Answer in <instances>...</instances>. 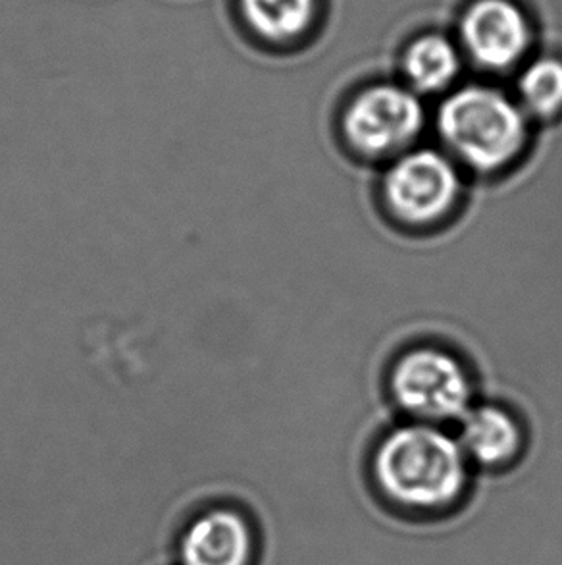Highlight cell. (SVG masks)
<instances>
[{
  "instance_id": "1",
  "label": "cell",
  "mask_w": 562,
  "mask_h": 565,
  "mask_svg": "<svg viewBox=\"0 0 562 565\" xmlns=\"http://www.w3.org/2000/svg\"><path fill=\"white\" fill-rule=\"evenodd\" d=\"M376 477L383 492L397 502L437 508L461 494L466 481V454L458 440L435 425H403L380 444Z\"/></svg>"
},
{
  "instance_id": "2",
  "label": "cell",
  "mask_w": 562,
  "mask_h": 565,
  "mask_svg": "<svg viewBox=\"0 0 562 565\" xmlns=\"http://www.w3.org/2000/svg\"><path fill=\"white\" fill-rule=\"evenodd\" d=\"M437 131L456 161L478 172H495L525 149L528 124L522 108L505 93L471 85L443 100Z\"/></svg>"
},
{
  "instance_id": "3",
  "label": "cell",
  "mask_w": 562,
  "mask_h": 565,
  "mask_svg": "<svg viewBox=\"0 0 562 565\" xmlns=\"http://www.w3.org/2000/svg\"><path fill=\"white\" fill-rule=\"evenodd\" d=\"M397 405L417 423L463 419L472 407V382L455 355L435 348L404 353L391 373Z\"/></svg>"
},
{
  "instance_id": "4",
  "label": "cell",
  "mask_w": 562,
  "mask_h": 565,
  "mask_svg": "<svg viewBox=\"0 0 562 565\" xmlns=\"http://www.w3.org/2000/svg\"><path fill=\"white\" fill-rule=\"evenodd\" d=\"M419 95L399 85H374L343 116V131L357 153L370 159L401 153L424 130Z\"/></svg>"
},
{
  "instance_id": "5",
  "label": "cell",
  "mask_w": 562,
  "mask_h": 565,
  "mask_svg": "<svg viewBox=\"0 0 562 565\" xmlns=\"http://www.w3.org/2000/svg\"><path fill=\"white\" fill-rule=\"evenodd\" d=\"M461 174L448 154L417 149L399 154L383 178L389 211L409 224H432L447 216L461 198Z\"/></svg>"
},
{
  "instance_id": "6",
  "label": "cell",
  "mask_w": 562,
  "mask_h": 565,
  "mask_svg": "<svg viewBox=\"0 0 562 565\" xmlns=\"http://www.w3.org/2000/svg\"><path fill=\"white\" fill-rule=\"evenodd\" d=\"M463 41L479 66L509 68L525 53L528 25L509 0H479L464 15Z\"/></svg>"
},
{
  "instance_id": "7",
  "label": "cell",
  "mask_w": 562,
  "mask_h": 565,
  "mask_svg": "<svg viewBox=\"0 0 562 565\" xmlns=\"http://www.w3.org/2000/svg\"><path fill=\"white\" fill-rule=\"evenodd\" d=\"M251 552L249 525L231 510L198 515L180 543L182 565H247Z\"/></svg>"
},
{
  "instance_id": "8",
  "label": "cell",
  "mask_w": 562,
  "mask_h": 565,
  "mask_svg": "<svg viewBox=\"0 0 562 565\" xmlns=\"http://www.w3.org/2000/svg\"><path fill=\"white\" fill-rule=\"evenodd\" d=\"M520 428L509 413L495 405H472L461 419V448L482 466H501L520 448Z\"/></svg>"
},
{
  "instance_id": "9",
  "label": "cell",
  "mask_w": 562,
  "mask_h": 565,
  "mask_svg": "<svg viewBox=\"0 0 562 565\" xmlns=\"http://www.w3.org/2000/svg\"><path fill=\"white\" fill-rule=\"evenodd\" d=\"M461 68L455 46L440 35L419 39L404 56V72L414 93L445 89Z\"/></svg>"
},
{
  "instance_id": "10",
  "label": "cell",
  "mask_w": 562,
  "mask_h": 565,
  "mask_svg": "<svg viewBox=\"0 0 562 565\" xmlns=\"http://www.w3.org/2000/svg\"><path fill=\"white\" fill-rule=\"evenodd\" d=\"M249 22L268 38L295 35L309 23L312 0H244Z\"/></svg>"
},
{
  "instance_id": "11",
  "label": "cell",
  "mask_w": 562,
  "mask_h": 565,
  "mask_svg": "<svg viewBox=\"0 0 562 565\" xmlns=\"http://www.w3.org/2000/svg\"><path fill=\"white\" fill-rule=\"evenodd\" d=\"M525 107L538 116H551L562 108V62L541 58L533 62L518 82Z\"/></svg>"
}]
</instances>
